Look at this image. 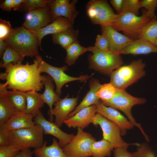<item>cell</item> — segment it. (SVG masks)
Returning <instances> with one entry per match:
<instances>
[{
    "mask_svg": "<svg viewBox=\"0 0 157 157\" xmlns=\"http://www.w3.org/2000/svg\"><path fill=\"white\" fill-rule=\"evenodd\" d=\"M34 118L26 112H17L0 129L10 131L31 127L35 124Z\"/></svg>",
    "mask_w": 157,
    "mask_h": 157,
    "instance_id": "d6986e66",
    "label": "cell"
},
{
    "mask_svg": "<svg viewBox=\"0 0 157 157\" xmlns=\"http://www.w3.org/2000/svg\"><path fill=\"white\" fill-rule=\"evenodd\" d=\"M152 19L147 14L146 10L138 16L128 12H121L117 14L114 21L110 26L118 31L134 40L138 38L145 25Z\"/></svg>",
    "mask_w": 157,
    "mask_h": 157,
    "instance_id": "5b68a950",
    "label": "cell"
},
{
    "mask_svg": "<svg viewBox=\"0 0 157 157\" xmlns=\"http://www.w3.org/2000/svg\"><path fill=\"white\" fill-rule=\"evenodd\" d=\"M24 58V57L8 45L1 58L0 67L5 68L10 63L21 64Z\"/></svg>",
    "mask_w": 157,
    "mask_h": 157,
    "instance_id": "1f68e13d",
    "label": "cell"
},
{
    "mask_svg": "<svg viewBox=\"0 0 157 157\" xmlns=\"http://www.w3.org/2000/svg\"><path fill=\"white\" fill-rule=\"evenodd\" d=\"M154 44L157 47V38L155 41Z\"/></svg>",
    "mask_w": 157,
    "mask_h": 157,
    "instance_id": "f907efd6",
    "label": "cell"
},
{
    "mask_svg": "<svg viewBox=\"0 0 157 157\" xmlns=\"http://www.w3.org/2000/svg\"><path fill=\"white\" fill-rule=\"evenodd\" d=\"M26 112L33 118L35 117L42 108L44 103L41 97V94L35 90L26 92Z\"/></svg>",
    "mask_w": 157,
    "mask_h": 157,
    "instance_id": "d4e9b609",
    "label": "cell"
},
{
    "mask_svg": "<svg viewBox=\"0 0 157 157\" xmlns=\"http://www.w3.org/2000/svg\"><path fill=\"white\" fill-rule=\"evenodd\" d=\"M53 80L49 75H46L44 81V90L41 94L42 98L44 103L46 104L49 108V115L52 112L53 106L60 98L54 91Z\"/></svg>",
    "mask_w": 157,
    "mask_h": 157,
    "instance_id": "cb8c5ba5",
    "label": "cell"
},
{
    "mask_svg": "<svg viewBox=\"0 0 157 157\" xmlns=\"http://www.w3.org/2000/svg\"><path fill=\"white\" fill-rule=\"evenodd\" d=\"M97 112L116 124L119 128L121 135L133 128V124L115 109L105 105L99 101L96 105Z\"/></svg>",
    "mask_w": 157,
    "mask_h": 157,
    "instance_id": "2e32d148",
    "label": "cell"
},
{
    "mask_svg": "<svg viewBox=\"0 0 157 157\" xmlns=\"http://www.w3.org/2000/svg\"><path fill=\"white\" fill-rule=\"evenodd\" d=\"M140 8L139 0H124L121 12H128L138 16Z\"/></svg>",
    "mask_w": 157,
    "mask_h": 157,
    "instance_id": "e575fe53",
    "label": "cell"
},
{
    "mask_svg": "<svg viewBox=\"0 0 157 157\" xmlns=\"http://www.w3.org/2000/svg\"><path fill=\"white\" fill-rule=\"evenodd\" d=\"M3 130L7 136L9 144L20 151L31 148H39L42 146L44 142L43 130L37 124L15 130Z\"/></svg>",
    "mask_w": 157,
    "mask_h": 157,
    "instance_id": "7a4b0ae2",
    "label": "cell"
},
{
    "mask_svg": "<svg viewBox=\"0 0 157 157\" xmlns=\"http://www.w3.org/2000/svg\"><path fill=\"white\" fill-rule=\"evenodd\" d=\"M124 0H111L110 2L115 10L118 13L122 10Z\"/></svg>",
    "mask_w": 157,
    "mask_h": 157,
    "instance_id": "7bdbcfd3",
    "label": "cell"
},
{
    "mask_svg": "<svg viewBox=\"0 0 157 157\" xmlns=\"http://www.w3.org/2000/svg\"><path fill=\"white\" fill-rule=\"evenodd\" d=\"M83 129L78 128L77 132L71 141L62 148L67 157L92 156V146L95 139Z\"/></svg>",
    "mask_w": 157,
    "mask_h": 157,
    "instance_id": "ba28073f",
    "label": "cell"
},
{
    "mask_svg": "<svg viewBox=\"0 0 157 157\" xmlns=\"http://www.w3.org/2000/svg\"><path fill=\"white\" fill-rule=\"evenodd\" d=\"M17 112L3 90L0 88V126L5 124Z\"/></svg>",
    "mask_w": 157,
    "mask_h": 157,
    "instance_id": "4316f807",
    "label": "cell"
},
{
    "mask_svg": "<svg viewBox=\"0 0 157 157\" xmlns=\"http://www.w3.org/2000/svg\"><path fill=\"white\" fill-rule=\"evenodd\" d=\"M8 46L4 40H0V57L2 58L5 49Z\"/></svg>",
    "mask_w": 157,
    "mask_h": 157,
    "instance_id": "bcb514c9",
    "label": "cell"
},
{
    "mask_svg": "<svg viewBox=\"0 0 157 157\" xmlns=\"http://www.w3.org/2000/svg\"><path fill=\"white\" fill-rule=\"evenodd\" d=\"M49 0H25L21 6L25 11H29L48 5Z\"/></svg>",
    "mask_w": 157,
    "mask_h": 157,
    "instance_id": "d590c367",
    "label": "cell"
},
{
    "mask_svg": "<svg viewBox=\"0 0 157 157\" xmlns=\"http://www.w3.org/2000/svg\"><path fill=\"white\" fill-rule=\"evenodd\" d=\"M78 30L68 28L52 35V41L54 44H59L65 49L72 43L78 41Z\"/></svg>",
    "mask_w": 157,
    "mask_h": 157,
    "instance_id": "603a6c76",
    "label": "cell"
},
{
    "mask_svg": "<svg viewBox=\"0 0 157 157\" xmlns=\"http://www.w3.org/2000/svg\"><path fill=\"white\" fill-rule=\"evenodd\" d=\"M4 41L24 57L32 58L38 55L40 46L38 38L34 33L22 26L15 29L12 34Z\"/></svg>",
    "mask_w": 157,
    "mask_h": 157,
    "instance_id": "3957f363",
    "label": "cell"
},
{
    "mask_svg": "<svg viewBox=\"0 0 157 157\" xmlns=\"http://www.w3.org/2000/svg\"><path fill=\"white\" fill-rule=\"evenodd\" d=\"M141 8H145L147 15L152 19L157 18L155 11L157 9V0H142L140 1Z\"/></svg>",
    "mask_w": 157,
    "mask_h": 157,
    "instance_id": "836d02e7",
    "label": "cell"
},
{
    "mask_svg": "<svg viewBox=\"0 0 157 157\" xmlns=\"http://www.w3.org/2000/svg\"><path fill=\"white\" fill-rule=\"evenodd\" d=\"M53 21L48 4L28 11L22 26L35 33Z\"/></svg>",
    "mask_w": 157,
    "mask_h": 157,
    "instance_id": "7c38bea8",
    "label": "cell"
},
{
    "mask_svg": "<svg viewBox=\"0 0 157 157\" xmlns=\"http://www.w3.org/2000/svg\"><path fill=\"white\" fill-rule=\"evenodd\" d=\"M87 15L92 23L101 26H110L117 14L107 1L90 0L85 6Z\"/></svg>",
    "mask_w": 157,
    "mask_h": 157,
    "instance_id": "9c48e42d",
    "label": "cell"
},
{
    "mask_svg": "<svg viewBox=\"0 0 157 157\" xmlns=\"http://www.w3.org/2000/svg\"><path fill=\"white\" fill-rule=\"evenodd\" d=\"M96 113V105H91L82 109L73 116L67 118L64 123L69 128L83 129L91 123Z\"/></svg>",
    "mask_w": 157,
    "mask_h": 157,
    "instance_id": "ac0fdd59",
    "label": "cell"
},
{
    "mask_svg": "<svg viewBox=\"0 0 157 157\" xmlns=\"http://www.w3.org/2000/svg\"><path fill=\"white\" fill-rule=\"evenodd\" d=\"M13 0H5L3 1L0 4L1 9L4 11L10 12L13 8L12 4Z\"/></svg>",
    "mask_w": 157,
    "mask_h": 157,
    "instance_id": "b9f144b4",
    "label": "cell"
},
{
    "mask_svg": "<svg viewBox=\"0 0 157 157\" xmlns=\"http://www.w3.org/2000/svg\"><path fill=\"white\" fill-rule=\"evenodd\" d=\"M77 0H49L48 4L53 21L59 17L67 19L73 24L79 14L76 9Z\"/></svg>",
    "mask_w": 157,
    "mask_h": 157,
    "instance_id": "4fadbf2b",
    "label": "cell"
},
{
    "mask_svg": "<svg viewBox=\"0 0 157 157\" xmlns=\"http://www.w3.org/2000/svg\"><path fill=\"white\" fill-rule=\"evenodd\" d=\"M33 120L35 124L42 128L44 134L51 135L57 138L58 140V143L62 148L69 143L75 136L63 132L55 122L47 120L40 110Z\"/></svg>",
    "mask_w": 157,
    "mask_h": 157,
    "instance_id": "5bb4252c",
    "label": "cell"
},
{
    "mask_svg": "<svg viewBox=\"0 0 157 157\" xmlns=\"http://www.w3.org/2000/svg\"><path fill=\"white\" fill-rule=\"evenodd\" d=\"M20 151L10 145L0 146V157H15Z\"/></svg>",
    "mask_w": 157,
    "mask_h": 157,
    "instance_id": "74e56055",
    "label": "cell"
},
{
    "mask_svg": "<svg viewBox=\"0 0 157 157\" xmlns=\"http://www.w3.org/2000/svg\"><path fill=\"white\" fill-rule=\"evenodd\" d=\"M100 26L101 34L107 40L110 51L118 53L135 40L119 33L110 26Z\"/></svg>",
    "mask_w": 157,
    "mask_h": 157,
    "instance_id": "e0dca14e",
    "label": "cell"
},
{
    "mask_svg": "<svg viewBox=\"0 0 157 157\" xmlns=\"http://www.w3.org/2000/svg\"><path fill=\"white\" fill-rule=\"evenodd\" d=\"M21 157H33V152L31 151L30 149H25L21 151Z\"/></svg>",
    "mask_w": 157,
    "mask_h": 157,
    "instance_id": "7dc6e473",
    "label": "cell"
},
{
    "mask_svg": "<svg viewBox=\"0 0 157 157\" xmlns=\"http://www.w3.org/2000/svg\"><path fill=\"white\" fill-rule=\"evenodd\" d=\"M65 49L66 56L65 62L69 66L74 65L81 55L89 51L88 47H85L81 46L78 41L72 43Z\"/></svg>",
    "mask_w": 157,
    "mask_h": 157,
    "instance_id": "f1b7e54d",
    "label": "cell"
},
{
    "mask_svg": "<svg viewBox=\"0 0 157 157\" xmlns=\"http://www.w3.org/2000/svg\"><path fill=\"white\" fill-rule=\"evenodd\" d=\"M73 25L67 19L59 17L50 24L40 29L34 34L38 40L40 47H41V40L45 36L55 34L68 28H73Z\"/></svg>",
    "mask_w": 157,
    "mask_h": 157,
    "instance_id": "ffe728a7",
    "label": "cell"
},
{
    "mask_svg": "<svg viewBox=\"0 0 157 157\" xmlns=\"http://www.w3.org/2000/svg\"><path fill=\"white\" fill-rule=\"evenodd\" d=\"M89 85L90 90L79 104L69 115L67 118L73 116L82 109L96 105L100 101V98L96 95L101 85L99 81L95 78L92 79Z\"/></svg>",
    "mask_w": 157,
    "mask_h": 157,
    "instance_id": "7402d4cb",
    "label": "cell"
},
{
    "mask_svg": "<svg viewBox=\"0 0 157 157\" xmlns=\"http://www.w3.org/2000/svg\"><path fill=\"white\" fill-rule=\"evenodd\" d=\"M113 148L110 143L104 139L95 141L91 148L92 157H106L110 156Z\"/></svg>",
    "mask_w": 157,
    "mask_h": 157,
    "instance_id": "4dcf8cb0",
    "label": "cell"
},
{
    "mask_svg": "<svg viewBox=\"0 0 157 157\" xmlns=\"http://www.w3.org/2000/svg\"><path fill=\"white\" fill-rule=\"evenodd\" d=\"M35 57L38 61L39 71L41 73H47L52 78L56 85V92L59 96L61 94L62 88L66 83L76 81H85L90 78L88 75H82L78 77L70 76L65 72L68 69L67 66H64L61 67H54L46 63L39 55Z\"/></svg>",
    "mask_w": 157,
    "mask_h": 157,
    "instance_id": "30bf717a",
    "label": "cell"
},
{
    "mask_svg": "<svg viewBox=\"0 0 157 157\" xmlns=\"http://www.w3.org/2000/svg\"><path fill=\"white\" fill-rule=\"evenodd\" d=\"M21 157V151L19 152V153L15 157Z\"/></svg>",
    "mask_w": 157,
    "mask_h": 157,
    "instance_id": "681fc988",
    "label": "cell"
},
{
    "mask_svg": "<svg viewBox=\"0 0 157 157\" xmlns=\"http://www.w3.org/2000/svg\"><path fill=\"white\" fill-rule=\"evenodd\" d=\"M121 54H130L134 55L157 53V47L154 44L144 40H134L127 47L118 52Z\"/></svg>",
    "mask_w": 157,
    "mask_h": 157,
    "instance_id": "44dd1931",
    "label": "cell"
},
{
    "mask_svg": "<svg viewBox=\"0 0 157 157\" xmlns=\"http://www.w3.org/2000/svg\"><path fill=\"white\" fill-rule=\"evenodd\" d=\"M117 90V89L110 83H104L101 85L96 95L101 101H107L113 97Z\"/></svg>",
    "mask_w": 157,
    "mask_h": 157,
    "instance_id": "d6a6232c",
    "label": "cell"
},
{
    "mask_svg": "<svg viewBox=\"0 0 157 157\" xmlns=\"http://www.w3.org/2000/svg\"><path fill=\"white\" fill-rule=\"evenodd\" d=\"M38 65L35 57L32 64H9L4 68L5 72L0 74V78L6 81L5 83L0 85L12 90L24 92L40 91L44 85L45 75H41Z\"/></svg>",
    "mask_w": 157,
    "mask_h": 157,
    "instance_id": "6da1fadb",
    "label": "cell"
},
{
    "mask_svg": "<svg viewBox=\"0 0 157 157\" xmlns=\"http://www.w3.org/2000/svg\"><path fill=\"white\" fill-rule=\"evenodd\" d=\"M157 38V18L151 19L145 25L138 39L147 41L154 44Z\"/></svg>",
    "mask_w": 157,
    "mask_h": 157,
    "instance_id": "f546056e",
    "label": "cell"
},
{
    "mask_svg": "<svg viewBox=\"0 0 157 157\" xmlns=\"http://www.w3.org/2000/svg\"><path fill=\"white\" fill-rule=\"evenodd\" d=\"M25 0H13L12 6L14 11L19 10L20 7Z\"/></svg>",
    "mask_w": 157,
    "mask_h": 157,
    "instance_id": "f6af8a7d",
    "label": "cell"
},
{
    "mask_svg": "<svg viewBox=\"0 0 157 157\" xmlns=\"http://www.w3.org/2000/svg\"><path fill=\"white\" fill-rule=\"evenodd\" d=\"M36 157H45L42 155L37 154H34Z\"/></svg>",
    "mask_w": 157,
    "mask_h": 157,
    "instance_id": "c3c4849f",
    "label": "cell"
},
{
    "mask_svg": "<svg viewBox=\"0 0 157 157\" xmlns=\"http://www.w3.org/2000/svg\"><path fill=\"white\" fill-rule=\"evenodd\" d=\"M101 102L106 106L118 109L123 112L133 125L140 129L146 140L149 141L148 136L144 132L140 124L136 122L131 112V109L134 105L145 103L146 102L145 99L134 97L127 93L125 90L117 89L112 98L108 100Z\"/></svg>",
    "mask_w": 157,
    "mask_h": 157,
    "instance_id": "52a82bcc",
    "label": "cell"
},
{
    "mask_svg": "<svg viewBox=\"0 0 157 157\" xmlns=\"http://www.w3.org/2000/svg\"><path fill=\"white\" fill-rule=\"evenodd\" d=\"M91 123L95 126H100L103 131V138L108 141L114 149L130 144L140 145L137 143L129 144L126 142L121 137V131L119 126L98 113L96 114Z\"/></svg>",
    "mask_w": 157,
    "mask_h": 157,
    "instance_id": "8fae6325",
    "label": "cell"
},
{
    "mask_svg": "<svg viewBox=\"0 0 157 157\" xmlns=\"http://www.w3.org/2000/svg\"><path fill=\"white\" fill-rule=\"evenodd\" d=\"M0 88L4 91L8 99L18 112H26V92L8 90L0 85Z\"/></svg>",
    "mask_w": 157,
    "mask_h": 157,
    "instance_id": "484cf974",
    "label": "cell"
},
{
    "mask_svg": "<svg viewBox=\"0 0 157 157\" xmlns=\"http://www.w3.org/2000/svg\"><path fill=\"white\" fill-rule=\"evenodd\" d=\"M78 97L68 98L67 95L60 99L55 103L49 115L50 121L52 122L53 116L55 117V123L60 128L67 118L69 115L75 108Z\"/></svg>",
    "mask_w": 157,
    "mask_h": 157,
    "instance_id": "9a60e30c",
    "label": "cell"
},
{
    "mask_svg": "<svg viewBox=\"0 0 157 157\" xmlns=\"http://www.w3.org/2000/svg\"><path fill=\"white\" fill-rule=\"evenodd\" d=\"M47 142L44 141L41 147L34 150L33 153L45 157H67L55 139L53 138L51 145L47 146Z\"/></svg>",
    "mask_w": 157,
    "mask_h": 157,
    "instance_id": "83f0119b",
    "label": "cell"
},
{
    "mask_svg": "<svg viewBox=\"0 0 157 157\" xmlns=\"http://www.w3.org/2000/svg\"><path fill=\"white\" fill-rule=\"evenodd\" d=\"M15 29L12 28L9 21L0 19V40H5L10 36Z\"/></svg>",
    "mask_w": 157,
    "mask_h": 157,
    "instance_id": "8d00e7d4",
    "label": "cell"
},
{
    "mask_svg": "<svg viewBox=\"0 0 157 157\" xmlns=\"http://www.w3.org/2000/svg\"><path fill=\"white\" fill-rule=\"evenodd\" d=\"M9 145V141L6 133L3 130L0 129V146Z\"/></svg>",
    "mask_w": 157,
    "mask_h": 157,
    "instance_id": "ee69618b",
    "label": "cell"
},
{
    "mask_svg": "<svg viewBox=\"0 0 157 157\" xmlns=\"http://www.w3.org/2000/svg\"><path fill=\"white\" fill-rule=\"evenodd\" d=\"M128 146H124L114 149V157H135L133 153L128 151Z\"/></svg>",
    "mask_w": 157,
    "mask_h": 157,
    "instance_id": "60d3db41",
    "label": "cell"
},
{
    "mask_svg": "<svg viewBox=\"0 0 157 157\" xmlns=\"http://www.w3.org/2000/svg\"><path fill=\"white\" fill-rule=\"evenodd\" d=\"M133 154L135 157H155L153 151L145 144L140 145Z\"/></svg>",
    "mask_w": 157,
    "mask_h": 157,
    "instance_id": "f35d334b",
    "label": "cell"
},
{
    "mask_svg": "<svg viewBox=\"0 0 157 157\" xmlns=\"http://www.w3.org/2000/svg\"><path fill=\"white\" fill-rule=\"evenodd\" d=\"M94 46L100 50L110 51L108 43L106 38L102 34L97 35Z\"/></svg>",
    "mask_w": 157,
    "mask_h": 157,
    "instance_id": "ab89813d",
    "label": "cell"
},
{
    "mask_svg": "<svg viewBox=\"0 0 157 157\" xmlns=\"http://www.w3.org/2000/svg\"><path fill=\"white\" fill-rule=\"evenodd\" d=\"M145 64L142 59L133 60L129 65L121 66L110 75V83L117 89L126 88L145 76Z\"/></svg>",
    "mask_w": 157,
    "mask_h": 157,
    "instance_id": "277c9868",
    "label": "cell"
},
{
    "mask_svg": "<svg viewBox=\"0 0 157 157\" xmlns=\"http://www.w3.org/2000/svg\"><path fill=\"white\" fill-rule=\"evenodd\" d=\"M88 48L92 53L88 57L90 67L104 74L110 75L124 63L121 54L117 52L101 51L95 46Z\"/></svg>",
    "mask_w": 157,
    "mask_h": 157,
    "instance_id": "8992f818",
    "label": "cell"
}]
</instances>
